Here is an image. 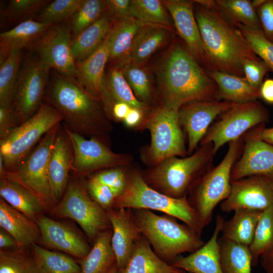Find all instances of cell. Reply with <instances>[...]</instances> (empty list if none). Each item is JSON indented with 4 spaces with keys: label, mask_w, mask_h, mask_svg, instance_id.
<instances>
[{
    "label": "cell",
    "mask_w": 273,
    "mask_h": 273,
    "mask_svg": "<svg viewBox=\"0 0 273 273\" xmlns=\"http://www.w3.org/2000/svg\"><path fill=\"white\" fill-rule=\"evenodd\" d=\"M163 5L162 1L158 0H132L130 13L133 18L142 23L171 28L173 23Z\"/></svg>",
    "instance_id": "obj_41"
},
{
    "label": "cell",
    "mask_w": 273,
    "mask_h": 273,
    "mask_svg": "<svg viewBox=\"0 0 273 273\" xmlns=\"http://www.w3.org/2000/svg\"><path fill=\"white\" fill-rule=\"evenodd\" d=\"M1 197L14 208L35 221L47 207L41 201L19 184L0 179Z\"/></svg>",
    "instance_id": "obj_31"
},
{
    "label": "cell",
    "mask_w": 273,
    "mask_h": 273,
    "mask_svg": "<svg viewBox=\"0 0 273 273\" xmlns=\"http://www.w3.org/2000/svg\"><path fill=\"white\" fill-rule=\"evenodd\" d=\"M207 72L217 85L218 100L244 103L260 98L259 89L252 86L244 77L216 70Z\"/></svg>",
    "instance_id": "obj_29"
},
{
    "label": "cell",
    "mask_w": 273,
    "mask_h": 273,
    "mask_svg": "<svg viewBox=\"0 0 273 273\" xmlns=\"http://www.w3.org/2000/svg\"><path fill=\"white\" fill-rule=\"evenodd\" d=\"M0 273H39L32 256L22 250H1Z\"/></svg>",
    "instance_id": "obj_46"
},
{
    "label": "cell",
    "mask_w": 273,
    "mask_h": 273,
    "mask_svg": "<svg viewBox=\"0 0 273 273\" xmlns=\"http://www.w3.org/2000/svg\"><path fill=\"white\" fill-rule=\"evenodd\" d=\"M118 269L117 264L115 263L107 273H116Z\"/></svg>",
    "instance_id": "obj_61"
},
{
    "label": "cell",
    "mask_w": 273,
    "mask_h": 273,
    "mask_svg": "<svg viewBox=\"0 0 273 273\" xmlns=\"http://www.w3.org/2000/svg\"><path fill=\"white\" fill-rule=\"evenodd\" d=\"M21 60V51H18L0 63V106L12 107Z\"/></svg>",
    "instance_id": "obj_39"
},
{
    "label": "cell",
    "mask_w": 273,
    "mask_h": 273,
    "mask_svg": "<svg viewBox=\"0 0 273 273\" xmlns=\"http://www.w3.org/2000/svg\"><path fill=\"white\" fill-rule=\"evenodd\" d=\"M143 23L134 18L114 21L108 34L109 60L112 66L121 68L130 62L134 39Z\"/></svg>",
    "instance_id": "obj_24"
},
{
    "label": "cell",
    "mask_w": 273,
    "mask_h": 273,
    "mask_svg": "<svg viewBox=\"0 0 273 273\" xmlns=\"http://www.w3.org/2000/svg\"><path fill=\"white\" fill-rule=\"evenodd\" d=\"M73 157L72 142L61 123L54 143L49 162V181L55 204L60 201L67 189Z\"/></svg>",
    "instance_id": "obj_19"
},
{
    "label": "cell",
    "mask_w": 273,
    "mask_h": 273,
    "mask_svg": "<svg viewBox=\"0 0 273 273\" xmlns=\"http://www.w3.org/2000/svg\"><path fill=\"white\" fill-rule=\"evenodd\" d=\"M51 1L11 0L3 11L2 16L8 24L18 25L32 18Z\"/></svg>",
    "instance_id": "obj_43"
},
{
    "label": "cell",
    "mask_w": 273,
    "mask_h": 273,
    "mask_svg": "<svg viewBox=\"0 0 273 273\" xmlns=\"http://www.w3.org/2000/svg\"><path fill=\"white\" fill-rule=\"evenodd\" d=\"M15 247H18L15 239L9 234L1 229L0 231L1 250Z\"/></svg>",
    "instance_id": "obj_57"
},
{
    "label": "cell",
    "mask_w": 273,
    "mask_h": 273,
    "mask_svg": "<svg viewBox=\"0 0 273 273\" xmlns=\"http://www.w3.org/2000/svg\"><path fill=\"white\" fill-rule=\"evenodd\" d=\"M54 212L58 216L74 220L90 239L95 240L101 233L111 229L106 210L92 199L86 185L77 177L69 179Z\"/></svg>",
    "instance_id": "obj_11"
},
{
    "label": "cell",
    "mask_w": 273,
    "mask_h": 273,
    "mask_svg": "<svg viewBox=\"0 0 273 273\" xmlns=\"http://www.w3.org/2000/svg\"><path fill=\"white\" fill-rule=\"evenodd\" d=\"M17 126L12 107L0 106V138Z\"/></svg>",
    "instance_id": "obj_53"
},
{
    "label": "cell",
    "mask_w": 273,
    "mask_h": 273,
    "mask_svg": "<svg viewBox=\"0 0 273 273\" xmlns=\"http://www.w3.org/2000/svg\"><path fill=\"white\" fill-rule=\"evenodd\" d=\"M44 245L83 258L90 250L86 241L69 225L42 214L36 219Z\"/></svg>",
    "instance_id": "obj_20"
},
{
    "label": "cell",
    "mask_w": 273,
    "mask_h": 273,
    "mask_svg": "<svg viewBox=\"0 0 273 273\" xmlns=\"http://www.w3.org/2000/svg\"><path fill=\"white\" fill-rule=\"evenodd\" d=\"M124 77L136 98L145 103L151 96V82L147 71L141 65L129 62L121 68Z\"/></svg>",
    "instance_id": "obj_45"
},
{
    "label": "cell",
    "mask_w": 273,
    "mask_h": 273,
    "mask_svg": "<svg viewBox=\"0 0 273 273\" xmlns=\"http://www.w3.org/2000/svg\"><path fill=\"white\" fill-rule=\"evenodd\" d=\"M162 3L168 10L177 32L189 52L198 63H202L206 67L205 51L193 10L194 2L166 0Z\"/></svg>",
    "instance_id": "obj_21"
},
{
    "label": "cell",
    "mask_w": 273,
    "mask_h": 273,
    "mask_svg": "<svg viewBox=\"0 0 273 273\" xmlns=\"http://www.w3.org/2000/svg\"><path fill=\"white\" fill-rule=\"evenodd\" d=\"M144 111L135 108H131L123 120L124 124L129 127L139 124L143 119Z\"/></svg>",
    "instance_id": "obj_55"
},
{
    "label": "cell",
    "mask_w": 273,
    "mask_h": 273,
    "mask_svg": "<svg viewBox=\"0 0 273 273\" xmlns=\"http://www.w3.org/2000/svg\"><path fill=\"white\" fill-rule=\"evenodd\" d=\"M132 210L141 233L155 254L169 264L181 254L193 253L205 243L201 235L187 224L178 223L171 216L159 215L144 209Z\"/></svg>",
    "instance_id": "obj_4"
},
{
    "label": "cell",
    "mask_w": 273,
    "mask_h": 273,
    "mask_svg": "<svg viewBox=\"0 0 273 273\" xmlns=\"http://www.w3.org/2000/svg\"><path fill=\"white\" fill-rule=\"evenodd\" d=\"M228 144V151L222 161L216 166L210 167L197 179L190 190V196L187 198L204 228L211 222L217 205L231 193V173L242 151L243 138Z\"/></svg>",
    "instance_id": "obj_7"
},
{
    "label": "cell",
    "mask_w": 273,
    "mask_h": 273,
    "mask_svg": "<svg viewBox=\"0 0 273 273\" xmlns=\"http://www.w3.org/2000/svg\"><path fill=\"white\" fill-rule=\"evenodd\" d=\"M61 124L46 133L19 166L13 171H6L3 177L22 186L38 198L47 208L52 207L55 204L49 181V162Z\"/></svg>",
    "instance_id": "obj_10"
},
{
    "label": "cell",
    "mask_w": 273,
    "mask_h": 273,
    "mask_svg": "<svg viewBox=\"0 0 273 273\" xmlns=\"http://www.w3.org/2000/svg\"><path fill=\"white\" fill-rule=\"evenodd\" d=\"M194 14L205 51L207 71L216 70L243 77L244 62L259 58L241 32L218 10L199 5Z\"/></svg>",
    "instance_id": "obj_3"
},
{
    "label": "cell",
    "mask_w": 273,
    "mask_h": 273,
    "mask_svg": "<svg viewBox=\"0 0 273 273\" xmlns=\"http://www.w3.org/2000/svg\"><path fill=\"white\" fill-rule=\"evenodd\" d=\"M108 186L117 198L124 191L127 183V175L119 167H112L100 171L93 176Z\"/></svg>",
    "instance_id": "obj_48"
},
{
    "label": "cell",
    "mask_w": 273,
    "mask_h": 273,
    "mask_svg": "<svg viewBox=\"0 0 273 273\" xmlns=\"http://www.w3.org/2000/svg\"><path fill=\"white\" fill-rule=\"evenodd\" d=\"M108 35L99 48L86 59L75 63V78L89 94L101 100L106 65L109 60Z\"/></svg>",
    "instance_id": "obj_25"
},
{
    "label": "cell",
    "mask_w": 273,
    "mask_h": 273,
    "mask_svg": "<svg viewBox=\"0 0 273 273\" xmlns=\"http://www.w3.org/2000/svg\"><path fill=\"white\" fill-rule=\"evenodd\" d=\"M214 154L211 143L203 145L189 157L164 160L143 177L149 186L165 195L187 197L195 182L210 167Z\"/></svg>",
    "instance_id": "obj_5"
},
{
    "label": "cell",
    "mask_w": 273,
    "mask_h": 273,
    "mask_svg": "<svg viewBox=\"0 0 273 273\" xmlns=\"http://www.w3.org/2000/svg\"><path fill=\"white\" fill-rule=\"evenodd\" d=\"M219 116L200 143L201 145L211 143L214 154L225 144L242 138L251 129L265 124L269 118L267 109L257 100L234 103Z\"/></svg>",
    "instance_id": "obj_12"
},
{
    "label": "cell",
    "mask_w": 273,
    "mask_h": 273,
    "mask_svg": "<svg viewBox=\"0 0 273 273\" xmlns=\"http://www.w3.org/2000/svg\"><path fill=\"white\" fill-rule=\"evenodd\" d=\"M0 226L16 241L18 247L36 244L40 233L36 222L0 199Z\"/></svg>",
    "instance_id": "obj_26"
},
{
    "label": "cell",
    "mask_w": 273,
    "mask_h": 273,
    "mask_svg": "<svg viewBox=\"0 0 273 273\" xmlns=\"http://www.w3.org/2000/svg\"><path fill=\"white\" fill-rule=\"evenodd\" d=\"M157 74L166 104L179 109L190 102L217 100L214 80L178 42L170 48Z\"/></svg>",
    "instance_id": "obj_2"
},
{
    "label": "cell",
    "mask_w": 273,
    "mask_h": 273,
    "mask_svg": "<svg viewBox=\"0 0 273 273\" xmlns=\"http://www.w3.org/2000/svg\"><path fill=\"white\" fill-rule=\"evenodd\" d=\"M63 126L72 142L74 157L71 171L76 175H87L127 162L125 157L113 152L103 142L93 138L87 139Z\"/></svg>",
    "instance_id": "obj_15"
},
{
    "label": "cell",
    "mask_w": 273,
    "mask_h": 273,
    "mask_svg": "<svg viewBox=\"0 0 273 273\" xmlns=\"http://www.w3.org/2000/svg\"><path fill=\"white\" fill-rule=\"evenodd\" d=\"M244 77L255 88L259 89L269 68L261 59L246 60L243 64Z\"/></svg>",
    "instance_id": "obj_50"
},
{
    "label": "cell",
    "mask_w": 273,
    "mask_h": 273,
    "mask_svg": "<svg viewBox=\"0 0 273 273\" xmlns=\"http://www.w3.org/2000/svg\"><path fill=\"white\" fill-rule=\"evenodd\" d=\"M63 121V117L58 110L43 102L33 116L0 138V156L6 170H15L46 133Z\"/></svg>",
    "instance_id": "obj_8"
},
{
    "label": "cell",
    "mask_w": 273,
    "mask_h": 273,
    "mask_svg": "<svg viewBox=\"0 0 273 273\" xmlns=\"http://www.w3.org/2000/svg\"><path fill=\"white\" fill-rule=\"evenodd\" d=\"M103 2L106 13L111 20L116 21L125 18H133L130 13L131 1L105 0Z\"/></svg>",
    "instance_id": "obj_52"
},
{
    "label": "cell",
    "mask_w": 273,
    "mask_h": 273,
    "mask_svg": "<svg viewBox=\"0 0 273 273\" xmlns=\"http://www.w3.org/2000/svg\"><path fill=\"white\" fill-rule=\"evenodd\" d=\"M234 103L218 100L193 101L180 107L178 121L188 136L189 154H192L201 143L214 120Z\"/></svg>",
    "instance_id": "obj_18"
},
{
    "label": "cell",
    "mask_w": 273,
    "mask_h": 273,
    "mask_svg": "<svg viewBox=\"0 0 273 273\" xmlns=\"http://www.w3.org/2000/svg\"><path fill=\"white\" fill-rule=\"evenodd\" d=\"M113 208L162 212L182 221L201 236L204 229L187 197L175 198L165 195L149 186L137 172L127 175L126 187L116 198Z\"/></svg>",
    "instance_id": "obj_6"
},
{
    "label": "cell",
    "mask_w": 273,
    "mask_h": 273,
    "mask_svg": "<svg viewBox=\"0 0 273 273\" xmlns=\"http://www.w3.org/2000/svg\"><path fill=\"white\" fill-rule=\"evenodd\" d=\"M101 101L102 105L114 102H123L144 112L148 109L145 103L139 101L135 96L123 76L121 68L115 66H112L105 73Z\"/></svg>",
    "instance_id": "obj_30"
},
{
    "label": "cell",
    "mask_w": 273,
    "mask_h": 273,
    "mask_svg": "<svg viewBox=\"0 0 273 273\" xmlns=\"http://www.w3.org/2000/svg\"><path fill=\"white\" fill-rule=\"evenodd\" d=\"M168 38V31L163 26L144 23L133 41L130 62L143 64Z\"/></svg>",
    "instance_id": "obj_32"
},
{
    "label": "cell",
    "mask_w": 273,
    "mask_h": 273,
    "mask_svg": "<svg viewBox=\"0 0 273 273\" xmlns=\"http://www.w3.org/2000/svg\"><path fill=\"white\" fill-rule=\"evenodd\" d=\"M179 109L164 103L146 123L151 136L149 153L155 163L188 153L178 121Z\"/></svg>",
    "instance_id": "obj_13"
},
{
    "label": "cell",
    "mask_w": 273,
    "mask_h": 273,
    "mask_svg": "<svg viewBox=\"0 0 273 273\" xmlns=\"http://www.w3.org/2000/svg\"><path fill=\"white\" fill-rule=\"evenodd\" d=\"M112 229L98 236L88 253L82 259L80 273H107L116 263L111 246Z\"/></svg>",
    "instance_id": "obj_34"
},
{
    "label": "cell",
    "mask_w": 273,
    "mask_h": 273,
    "mask_svg": "<svg viewBox=\"0 0 273 273\" xmlns=\"http://www.w3.org/2000/svg\"><path fill=\"white\" fill-rule=\"evenodd\" d=\"M259 136L263 141L273 145V127L265 128L264 124L260 126Z\"/></svg>",
    "instance_id": "obj_58"
},
{
    "label": "cell",
    "mask_w": 273,
    "mask_h": 273,
    "mask_svg": "<svg viewBox=\"0 0 273 273\" xmlns=\"http://www.w3.org/2000/svg\"><path fill=\"white\" fill-rule=\"evenodd\" d=\"M266 1V0H254L251 2V3L253 7L257 10L263 5Z\"/></svg>",
    "instance_id": "obj_60"
},
{
    "label": "cell",
    "mask_w": 273,
    "mask_h": 273,
    "mask_svg": "<svg viewBox=\"0 0 273 273\" xmlns=\"http://www.w3.org/2000/svg\"><path fill=\"white\" fill-rule=\"evenodd\" d=\"M193 2L206 9H218L217 0H195Z\"/></svg>",
    "instance_id": "obj_59"
},
{
    "label": "cell",
    "mask_w": 273,
    "mask_h": 273,
    "mask_svg": "<svg viewBox=\"0 0 273 273\" xmlns=\"http://www.w3.org/2000/svg\"><path fill=\"white\" fill-rule=\"evenodd\" d=\"M106 211L112 230L111 246L119 268L126 263L134 244L142 234L131 209L113 208Z\"/></svg>",
    "instance_id": "obj_22"
},
{
    "label": "cell",
    "mask_w": 273,
    "mask_h": 273,
    "mask_svg": "<svg viewBox=\"0 0 273 273\" xmlns=\"http://www.w3.org/2000/svg\"><path fill=\"white\" fill-rule=\"evenodd\" d=\"M273 206V179L261 175L248 176L231 181L229 197L220 205L222 211L239 209L263 211Z\"/></svg>",
    "instance_id": "obj_17"
},
{
    "label": "cell",
    "mask_w": 273,
    "mask_h": 273,
    "mask_svg": "<svg viewBox=\"0 0 273 273\" xmlns=\"http://www.w3.org/2000/svg\"><path fill=\"white\" fill-rule=\"evenodd\" d=\"M50 70L37 54L29 51L26 54L20 66L12 106L17 126L33 116L43 103Z\"/></svg>",
    "instance_id": "obj_9"
},
{
    "label": "cell",
    "mask_w": 273,
    "mask_h": 273,
    "mask_svg": "<svg viewBox=\"0 0 273 273\" xmlns=\"http://www.w3.org/2000/svg\"><path fill=\"white\" fill-rule=\"evenodd\" d=\"M234 25L241 32L253 52L266 63L270 71L273 72V43L268 40L262 32L241 24Z\"/></svg>",
    "instance_id": "obj_47"
},
{
    "label": "cell",
    "mask_w": 273,
    "mask_h": 273,
    "mask_svg": "<svg viewBox=\"0 0 273 273\" xmlns=\"http://www.w3.org/2000/svg\"><path fill=\"white\" fill-rule=\"evenodd\" d=\"M217 3L218 10L232 24H241L263 32L256 10L251 2L248 0H217Z\"/></svg>",
    "instance_id": "obj_38"
},
{
    "label": "cell",
    "mask_w": 273,
    "mask_h": 273,
    "mask_svg": "<svg viewBox=\"0 0 273 273\" xmlns=\"http://www.w3.org/2000/svg\"><path fill=\"white\" fill-rule=\"evenodd\" d=\"M262 211L239 209L231 219L223 222L222 238L249 246Z\"/></svg>",
    "instance_id": "obj_35"
},
{
    "label": "cell",
    "mask_w": 273,
    "mask_h": 273,
    "mask_svg": "<svg viewBox=\"0 0 273 273\" xmlns=\"http://www.w3.org/2000/svg\"><path fill=\"white\" fill-rule=\"evenodd\" d=\"M44 101L60 112L63 124L70 130L106 144L105 139L111 127L101 101L89 94L74 77L53 70Z\"/></svg>",
    "instance_id": "obj_1"
},
{
    "label": "cell",
    "mask_w": 273,
    "mask_h": 273,
    "mask_svg": "<svg viewBox=\"0 0 273 273\" xmlns=\"http://www.w3.org/2000/svg\"><path fill=\"white\" fill-rule=\"evenodd\" d=\"M85 185L90 197L100 206L106 211L113 208L117 197L108 186L93 176L88 180Z\"/></svg>",
    "instance_id": "obj_49"
},
{
    "label": "cell",
    "mask_w": 273,
    "mask_h": 273,
    "mask_svg": "<svg viewBox=\"0 0 273 273\" xmlns=\"http://www.w3.org/2000/svg\"><path fill=\"white\" fill-rule=\"evenodd\" d=\"M261 125L251 129L242 136V153L232 168L231 181L253 175L273 179V145L260 139Z\"/></svg>",
    "instance_id": "obj_16"
},
{
    "label": "cell",
    "mask_w": 273,
    "mask_h": 273,
    "mask_svg": "<svg viewBox=\"0 0 273 273\" xmlns=\"http://www.w3.org/2000/svg\"><path fill=\"white\" fill-rule=\"evenodd\" d=\"M72 34L68 20L52 24L43 36L28 50L37 54L51 69L75 77V62L71 52Z\"/></svg>",
    "instance_id": "obj_14"
},
{
    "label": "cell",
    "mask_w": 273,
    "mask_h": 273,
    "mask_svg": "<svg viewBox=\"0 0 273 273\" xmlns=\"http://www.w3.org/2000/svg\"><path fill=\"white\" fill-rule=\"evenodd\" d=\"M260 98L265 102L273 104V79L264 80L259 88Z\"/></svg>",
    "instance_id": "obj_54"
},
{
    "label": "cell",
    "mask_w": 273,
    "mask_h": 273,
    "mask_svg": "<svg viewBox=\"0 0 273 273\" xmlns=\"http://www.w3.org/2000/svg\"><path fill=\"white\" fill-rule=\"evenodd\" d=\"M260 261L266 273H273V246L260 256Z\"/></svg>",
    "instance_id": "obj_56"
},
{
    "label": "cell",
    "mask_w": 273,
    "mask_h": 273,
    "mask_svg": "<svg viewBox=\"0 0 273 273\" xmlns=\"http://www.w3.org/2000/svg\"><path fill=\"white\" fill-rule=\"evenodd\" d=\"M272 246L273 206H271L262 211L252 242L249 246L252 266L256 265L260 256Z\"/></svg>",
    "instance_id": "obj_40"
},
{
    "label": "cell",
    "mask_w": 273,
    "mask_h": 273,
    "mask_svg": "<svg viewBox=\"0 0 273 273\" xmlns=\"http://www.w3.org/2000/svg\"><path fill=\"white\" fill-rule=\"evenodd\" d=\"M224 221L221 215H217L215 229L208 241L190 255L179 256L171 264L189 273H223L220 264L218 236Z\"/></svg>",
    "instance_id": "obj_23"
},
{
    "label": "cell",
    "mask_w": 273,
    "mask_h": 273,
    "mask_svg": "<svg viewBox=\"0 0 273 273\" xmlns=\"http://www.w3.org/2000/svg\"><path fill=\"white\" fill-rule=\"evenodd\" d=\"M218 243L223 273H251L252 259L248 246L222 238Z\"/></svg>",
    "instance_id": "obj_36"
},
{
    "label": "cell",
    "mask_w": 273,
    "mask_h": 273,
    "mask_svg": "<svg viewBox=\"0 0 273 273\" xmlns=\"http://www.w3.org/2000/svg\"><path fill=\"white\" fill-rule=\"evenodd\" d=\"M52 24L29 20L0 34V63L12 53L35 44Z\"/></svg>",
    "instance_id": "obj_27"
},
{
    "label": "cell",
    "mask_w": 273,
    "mask_h": 273,
    "mask_svg": "<svg viewBox=\"0 0 273 273\" xmlns=\"http://www.w3.org/2000/svg\"><path fill=\"white\" fill-rule=\"evenodd\" d=\"M84 0H55L51 1L39 12L35 20L54 24L69 20L79 9Z\"/></svg>",
    "instance_id": "obj_44"
},
{
    "label": "cell",
    "mask_w": 273,
    "mask_h": 273,
    "mask_svg": "<svg viewBox=\"0 0 273 273\" xmlns=\"http://www.w3.org/2000/svg\"><path fill=\"white\" fill-rule=\"evenodd\" d=\"M31 246L32 256L39 273H80V266L69 256L47 250L37 244Z\"/></svg>",
    "instance_id": "obj_37"
},
{
    "label": "cell",
    "mask_w": 273,
    "mask_h": 273,
    "mask_svg": "<svg viewBox=\"0 0 273 273\" xmlns=\"http://www.w3.org/2000/svg\"><path fill=\"white\" fill-rule=\"evenodd\" d=\"M161 259L154 252L149 242L143 235L134 245L125 264L116 273H185Z\"/></svg>",
    "instance_id": "obj_28"
},
{
    "label": "cell",
    "mask_w": 273,
    "mask_h": 273,
    "mask_svg": "<svg viewBox=\"0 0 273 273\" xmlns=\"http://www.w3.org/2000/svg\"><path fill=\"white\" fill-rule=\"evenodd\" d=\"M111 25L112 20L106 13L73 38L71 52L75 63L86 59L99 48L107 36Z\"/></svg>",
    "instance_id": "obj_33"
},
{
    "label": "cell",
    "mask_w": 273,
    "mask_h": 273,
    "mask_svg": "<svg viewBox=\"0 0 273 273\" xmlns=\"http://www.w3.org/2000/svg\"><path fill=\"white\" fill-rule=\"evenodd\" d=\"M256 12L264 36L273 43V0H266Z\"/></svg>",
    "instance_id": "obj_51"
},
{
    "label": "cell",
    "mask_w": 273,
    "mask_h": 273,
    "mask_svg": "<svg viewBox=\"0 0 273 273\" xmlns=\"http://www.w3.org/2000/svg\"><path fill=\"white\" fill-rule=\"evenodd\" d=\"M105 14L103 1L84 0L79 9L68 20L73 38Z\"/></svg>",
    "instance_id": "obj_42"
}]
</instances>
